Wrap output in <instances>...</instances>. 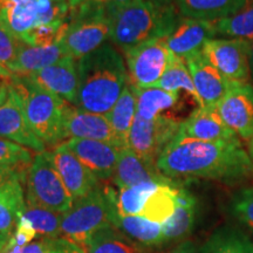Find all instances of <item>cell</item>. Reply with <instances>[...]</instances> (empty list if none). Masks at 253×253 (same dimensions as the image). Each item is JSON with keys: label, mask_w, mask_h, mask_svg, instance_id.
Masks as SVG:
<instances>
[{"label": "cell", "mask_w": 253, "mask_h": 253, "mask_svg": "<svg viewBox=\"0 0 253 253\" xmlns=\"http://www.w3.org/2000/svg\"><path fill=\"white\" fill-rule=\"evenodd\" d=\"M33 154L30 149L0 137V167L15 170L26 175L33 162Z\"/></svg>", "instance_id": "obj_36"}, {"label": "cell", "mask_w": 253, "mask_h": 253, "mask_svg": "<svg viewBox=\"0 0 253 253\" xmlns=\"http://www.w3.org/2000/svg\"><path fill=\"white\" fill-rule=\"evenodd\" d=\"M0 137L23 145L37 154L46 151V144L38 138L28 125L23 96L14 84L7 100L0 106Z\"/></svg>", "instance_id": "obj_11"}, {"label": "cell", "mask_w": 253, "mask_h": 253, "mask_svg": "<svg viewBox=\"0 0 253 253\" xmlns=\"http://www.w3.org/2000/svg\"><path fill=\"white\" fill-rule=\"evenodd\" d=\"M14 87L23 96L25 114L34 134L46 147H58L66 140L63 119L68 102L47 90L30 77L14 74Z\"/></svg>", "instance_id": "obj_4"}, {"label": "cell", "mask_w": 253, "mask_h": 253, "mask_svg": "<svg viewBox=\"0 0 253 253\" xmlns=\"http://www.w3.org/2000/svg\"><path fill=\"white\" fill-rule=\"evenodd\" d=\"M218 113L231 130L244 140L253 137V87L236 84L217 104Z\"/></svg>", "instance_id": "obj_13"}, {"label": "cell", "mask_w": 253, "mask_h": 253, "mask_svg": "<svg viewBox=\"0 0 253 253\" xmlns=\"http://www.w3.org/2000/svg\"><path fill=\"white\" fill-rule=\"evenodd\" d=\"M84 1H87V0H67L69 8L78 7V6H80L81 4H84ZM101 1H102V0H101Z\"/></svg>", "instance_id": "obj_50"}, {"label": "cell", "mask_w": 253, "mask_h": 253, "mask_svg": "<svg viewBox=\"0 0 253 253\" xmlns=\"http://www.w3.org/2000/svg\"><path fill=\"white\" fill-rule=\"evenodd\" d=\"M37 237V231L34 230L33 226H32L30 220L21 214L20 219H19L17 224V227H15L14 233L12 235L11 238H9V242L18 246H26L30 244V243L34 242V239H36Z\"/></svg>", "instance_id": "obj_41"}, {"label": "cell", "mask_w": 253, "mask_h": 253, "mask_svg": "<svg viewBox=\"0 0 253 253\" xmlns=\"http://www.w3.org/2000/svg\"><path fill=\"white\" fill-rule=\"evenodd\" d=\"M106 116L121 147L128 148L129 132L136 116V96L130 82Z\"/></svg>", "instance_id": "obj_29"}, {"label": "cell", "mask_w": 253, "mask_h": 253, "mask_svg": "<svg viewBox=\"0 0 253 253\" xmlns=\"http://www.w3.org/2000/svg\"><path fill=\"white\" fill-rule=\"evenodd\" d=\"M179 132L199 141H230L237 138L235 131L223 121L217 106L198 107L182 122Z\"/></svg>", "instance_id": "obj_19"}, {"label": "cell", "mask_w": 253, "mask_h": 253, "mask_svg": "<svg viewBox=\"0 0 253 253\" xmlns=\"http://www.w3.org/2000/svg\"><path fill=\"white\" fill-rule=\"evenodd\" d=\"M68 21V30L60 42L74 60L94 52L110 38L112 20L107 4L101 0H87L71 8Z\"/></svg>", "instance_id": "obj_5"}, {"label": "cell", "mask_w": 253, "mask_h": 253, "mask_svg": "<svg viewBox=\"0 0 253 253\" xmlns=\"http://www.w3.org/2000/svg\"><path fill=\"white\" fill-rule=\"evenodd\" d=\"M177 194H178V189H176L170 181L161 183L147 199L140 216L163 225L175 212Z\"/></svg>", "instance_id": "obj_30"}, {"label": "cell", "mask_w": 253, "mask_h": 253, "mask_svg": "<svg viewBox=\"0 0 253 253\" xmlns=\"http://www.w3.org/2000/svg\"><path fill=\"white\" fill-rule=\"evenodd\" d=\"M103 2H106L107 7L110 9H118L121 7H125V6L131 4L135 0H102Z\"/></svg>", "instance_id": "obj_47"}, {"label": "cell", "mask_w": 253, "mask_h": 253, "mask_svg": "<svg viewBox=\"0 0 253 253\" xmlns=\"http://www.w3.org/2000/svg\"><path fill=\"white\" fill-rule=\"evenodd\" d=\"M156 164L168 178L235 181L252 170L249 154L238 138L199 141L181 132L167 145Z\"/></svg>", "instance_id": "obj_1"}, {"label": "cell", "mask_w": 253, "mask_h": 253, "mask_svg": "<svg viewBox=\"0 0 253 253\" xmlns=\"http://www.w3.org/2000/svg\"><path fill=\"white\" fill-rule=\"evenodd\" d=\"M68 4L56 2L55 0H38V19L36 26L66 20Z\"/></svg>", "instance_id": "obj_39"}, {"label": "cell", "mask_w": 253, "mask_h": 253, "mask_svg": "<svg viewBox=\"0 0 253 253\" xmlns=\"http://www.w3.org/2000/svg\"><path fill=\"white\" fill-rule=\"evenodd\" d=\"M214 27L220 36L253 39V0L236 14L214 21Z\"/></svg>", "instance_id": "obj_34"}, {"label": "cell", "mask_w": 253, "mask_h": 253, "mask_svg": "<svg viewBox=\"0 0 253 253\" xmlns=\"http://www.w3.org/2000/svg\"><path fill=\"white\" fill-rule=\"evenodd\" d=\"M78 108L108 114L128 86V73L122 55L112 43H104L78 60Z\"/></svg>", "instance_id": "obj_2"}, {"label": "cell", "mask_w": 253, "mask_h": 253, "mask_svg": "<svg viewBox=\"0 0 253 253\" xmlns=\"http://www.w3.org/2000/svg\"><path fill=\"white\" fill-rule=\"evenodd\" d=\"M108 12L112 20L110 39L123 52L167 38L179 19L175 6H161L149 0H135L125 7L108 8Z\"/></svg>", "instance_id": "obj_3"}, {"label": "cell", "mask_w": 253, "mask_h": 253, "mask_svg": "<svg viewBox=\"0 0 253 253\" xmlns=\"http://www.w3.org/2000/svg\"><path fill=\"white\" fill-rule=\"evenodd\" d=\"M217 36L212 21L179 18L171 33L166 38L168 48L173 55L184 60L201 52L209 40Z\"/></svg>", "instance_id": "obj_17"}, {"label": "cell", "mask_w": 253, "mask_h": 253, "mask_svg": "<svg viewBox=\"0 0 253 253\" xmlns=\"http://www.w3.org/2000/svg\"><path fill=\"white\" fill-rule=\"evenodd\" d=\"M23 216L30 220L38 236H42L45 238H56L61 235L60 225L62 213L26 203Z\"/></svg>", "instance_id": "obj_35"}, {"label": "cell", "mask_w": 253, "mask_h": 253, "mask_svg": "<svg viewBox=\"0 0 253 253\" xmlns=\"http://www.w3.org/2000/svg\"><path fill=\"white\" fill-rule=\"evenodd\" d=\"M196 216V199L184 189H178L176 210L170 219L163 224L166 242L181 239L191 231Z\"/></svg>", "instance_id": "obj_28"}, {"label": "cell", "mask_w": 253, "mask_h": 253, "mask_svg": "<svg viewBox=\"0 0 253 253\" xmlns=\"http://www.w3.org/2000/svg\"><path fill=\"white\" fill-rule=\"evenodd\" d=\"M169 182V178L158 170L157 166L147 163L129 148L120 150L118 164L113 176L119 189L129 188L143 182Z\"/></svg>", "instance_id": "obj_21"}, {"label": "cell", "mask_w": 253, "mask_h": 253, "mask_svg": "<svg viewBox=\"0 0 253 253\" xmlns=\"http://www.w3.org/2000/svg\"><path fill=\"white\" fill-rule=\"evenodd\" d=\"M56 2H61V4H68L67 0H55Z\"/></svg>", "instance_id": "obj_53"}, {"label": "cell", "mask_w": 253, "mask_h": 253, "mask_svg": "<svg viewBox=\"0 0 253 253\" xmlns=\"http://www.w3.org/2000/svg\"><path fill=\"white\" fill-rule=\"evenodd\" d=\"M184 61L203 107H216L236 84L211 65L202 50L185 58Z\"/></svg>", "instance_id": "obj_14"}, {"label": "cell", "mask_w": 253, "mask_h": 253, "mask_svg": "<svg viewBox=\"0 0 253 253\" xmlns=\"http://www.w3.org/2000/svg\"><path fill=\"white\" fill-rule=\"evenodd\" d=\"M168 253H196V246L192 242L186 240V242H183L182 244L177 245L175 249Z\"/></svg>", "instance_id": "obj_45"}, {"label": "cell", "mask_w": 253, "mask_h": 253, "mask_svg": "<svg viewBox=\"0 0 253 253\" xmlns=\"http://www.w3.org/2000/svg\"><path fill=\"white\" fill-rule=\"evenodd\" d=\"M112 225L121 231L122 233H126V237H130L132 240L143 245L156 246L166 242L162 224L154 223L142 216H120L115 212L114 208L112 212Z\"/></svg>", "instance_id": "obj_26"}, {"label": "cell", "mask_w": 253, "mask_h": 253, "mask_svg": "<svg viewBox=\"0 0 253 253\" xmlns=\"http://www.w3.org/2000/svg\"><path fill=\"white\" fill-rule=\"evenodd\" d=\"M164 182H143L129 188L119 189L115 192L112 188H106L107 197L112 202L114 210L120 216H140L147 199Z\"/></svg>", "instance_id": "obj_27"}, {"label": "cell", "mask_w": 253, "mask_h": 253, "mask_svg": "<svg viewBox=\"0 0 253 253\" xmlns=\"http://www.w3.org/2000/svg\"><path fill=\"white\" fill-rule=\"evenodd\" d=\"M155 87L171 91V93H178L181 90L184 91L185 94L191 96V99L194 100L195 103L198 104V107H203V103L196 91L188 66L184 60L178 56L172 54L167 71L164 72L163 77L161 78V80L157 82Z\"/></svg>", "instance_id": "obj_32"}, {"label": "cell", "mask_w": 253, "mask_h": 253, "mask_svg": "<svg viewBox=\"0 0 253 253\" xmlns=\"http://www.w3.org/2000/svg\"><path fill=\"white\" fill-rule=\"evenodd\" d=\"M132 89L136 96V115L147 121H153L160 116L175 118L170 113H175L176 108H178V93H171L156 87L137 88L132 86Z\"/></svg>", "instance_id": "obj_24"}, {"label": "cell", "mask_w": 253, "mask_h": 253, "mask_svg": "<svg viewBox=\"0 0 253 253\" xmlns=\"http://www.w3.org/2000/svg\"><path fill=\"white\" fill-rule=\"evenodd\" d=\"M26 203L65 213L74 204V199L63 184L59 172L50 162L47 151L37 154L25 178Z\"/></svg>", "instance_id": "obj_7"}, {"label": "cell", "mask_w": 253, "mask_h": 253, "mask_svg": "<svg viewBox=\"0 0 253 253\" xmlns=\"http://www.w3.org/2000/svg\"><path fill=\"white\" fill-rule=\"evenodd\" d=\"M250 45V69H251V77L253 78V39L249 40Z\"/></svg>", "instance_id": "obj_49"}, {"label": "cell", "mask_w": 253, "mask_h": 253, "mask_svg": "<svg viewBox=\"0 0 253 253\" xmlns=\"http://www.w3.org/2000/svg\"><path fill=\"white\" fill-rule=\"evenodd\" d=\"M65 56L67 54L61 42L50 46H32L20 40L18 55L9 71L15 75L28 77L58 62Z\"/></svg>", "instance_id": "obj_22"}, {"label": "cell", "mask_w": 253, "mask_h": 253, "mask_svg": "<svg viewBox=\"0 0 253 253\" xmlns=\"http://www.w3.org/2000/svg\"><path fill=\"white\" fill-rule=\"evenodd\" d=\"M183 121L160 116L153 121L135 116L128 137V148L147 163L157 166V160L179 132Z\"/></svg>", "instance_id": "obj_8"}, {"label": "cell", "mask_w": 253, "mask_h": 253, "mask_svg": "<svg viewBox=\"0 0 253 253\" xmlns=\"http://www.w3.org/2000/svg\"><path fill=\"white\" fill-rule=\"evenodd\" d=\"M130 84L137 88L155 87L171 60L166 38L151 40L125 52Z\"/></svg>", "instance_id": "obj_9"}, {"label": "cell", "mask_w": 253, "mask_h": 253, "mask_svg": "<svg viewBox=\"0 0 253 253\" xmlns=\"http://www.w3.org/2000/svg\"><path fill=\"white\" fill-rule=\"evenodd\" d=\"M113 207L104 194L96 188L84 198L74 202L71 210L62 213L60 232L81 248L96 231L112 226Z\"/></svg>", "instance_id": "obj_6"}, {"label": "cell", "mask_w": 253, "mask_h": 253, "mask_svg": "<svg viewBox=\"0 0 253 253\" xmlns=\"http://www.w3.org/2000/svg\"><path fill=\"white\" fill-rule=\"evenodd\" d=\"M20 39L0 24V65L11 69L18 55Z\"/></svg>", "instance_id": "obj_40"}, {"label": "cell", "mask_w": 253, "mask_h": 253, "mask_svg": "<svg viewBox=\"0 0 253 253\" xmlns=\"http://www.w3.org/2000/svg\"><path fill=\"white\" fill-rule=\"evenodd\" d=\"M50 162L59 172L73 199L84 198L97 188L99 178L66 147L65 143L47 151Z\"/></svg>", "instance_id": "obj_12"}, {"label": "cell", "mask_w": 253, "mask_h": 253, "mask_svg": "<svg viewBox=\"0 0 253 253\" xmlns=\"http://www.w3.org/2000/svg\"><path fill=\"white\" fill-rule=\"evenodd\" d=\"M82 249L87 253H142L131 239L113 225L96 231Z\"/></svg>", "instance_id": "obj_31"}, {"label": "cell", "mask_w": 253, "mask_h": 253, "mask_svg": "<svg viewBox=\"0 0 253 253\" xmlns=\"http://www.w3.org/2000/svg\"><path fill=\"white\" fill-rule=\"evenodd\" d=\"M202 53L231 82L248 84L251 78L249 40L211 39L203 46Z\"/></svg>", "instance_id": "obj_10"}, {"label": "cell", "mask_w": 253, "mask_h": 253, "mask_svg": "<svg viewBox=\"0 0 253 253\" xmlns=\"http://www.w3.org/2000/svg\"><path fill=\"white\" fill-rule=\"evenodd\" d=\"M28 77L47 90L58 95L66 102L77 106L79 88L78 65L72 56H65L58 62Z\"/></svg>", "instance_id": "obj_18"}, {"label": "cell", "mask_w": 253, "mask_h": 253, "mask_svg": "<svg viewBox=\"0 0 253 253\" xmlns=\"http://www.w3.org/2000/svg\"><path fill=\"white\" fill-rule=\"evenodd\" d=\"M14 74L8 68L0 65V106L7 100L11 88L13 86Z\"/></svg>", "instance_id": "obj_43"}, {"label": "cell", "mask_w": 253, "mask_h": 253, "mask_svg": "<svg viewBox=\"0 0 253 253\" xmlns=\"http://www.w3.org/2000/svg\"><path fill=\"white\" fill-rule=\"evenodd\" d=\"M19 173L18 171H15V170H12V169H8V168H1L0 167V189L4 186L6 183H7L9 179L12 178V177L17 175ZM20 175H23V173H20ZM26 176V175H24Z\"/></svg>", "instance_id": "obj_46"}, {"label": "cell", "mask_w": 253, "mask_h": 253, "mask_svg": "<svg viewBox=\"0 0 253 253\" xmlns=\"http://www.w3.org/2000/svg\"><path fill=\"white\" fill-rule=\"evenodd\" d=\"M201 253H253V244L240 230L224 227L210 237Z\"/></svg>", "instance_id": "obj_33"}, {"label": "cell", "mask_w": 253, "mask_h": 253, "mask_svg": "<svg viewBox=\"0 0 253 253\" xmlns=\"http://www.w3.org/2000/svg\"><path fill=\"white\" fill-rule=\"evenodd\" d=\"M38 0H0V24L23 40L36 27Z\"/></svg>", "instance_id": "obj_23"}, {"label": "cell", "mask_w": 253, "mask_h": 253, "mask_svg": "<svg viewBox=\"0 0 253 253\" xmlns=\"http://www.w3.org/2000/svg\"><path fill=\"white\" fill-rule=\"evenodd\" d=\"M47 253H87L80 245L66 237L46 238Z\"/></svg>", "instance_id": "obj_42"}, {"label": "cell", "mask_w": 253, "mask_h": 253, "mask_svg": "<svg viewBox=\"0 0 253 253\" xmlns=\"http://www.w3.org/2000/svg\"><path fill=\"white\" fill-rule=\"evenodd\" d=\"M69 21L66 20L55 21L52 24L40 25L36 26L26 37L24 38V42L32 46H50L58 43L65 37L68 30Z\"/></svg>", "instance_id": "obj_37"}, {"label": "cell", "mask_w": 253, "mask_h": 253, "mask_svg": "<svg viewBox=\"0 0 253 253\" xmlns=\"http://www.w3.org/2000/svg\"><path fill=\"white\" fill-rule=\"evenodd\" d=\"M63 143L101 181L113 178L120 148L107 142L82 138H69Z\"/></svg>", "instance_id": "obj_16"}, {"label": "cell", "mask_w": 253, "mask_h": 253, "mask_svg": "<svg viewBox=\"0 0 253 253\" xmlns=\"http://www.w3.org/2000/svg\"><path fill=\"white\" fill-rule=\"evenodd\" d=\"M25 178L26 176L17 173L0 189V240L1 242H8L13 235L18 221L26 207V195L24 190Z\"/></svg>", "instance_id": "obj_20"}, {"label": "cell", "mask_w": 253, "mask_h": 253, "mask_svg": "<svg viewBox=\"0 0 253 253\" xmlns=\"http://www.w3.org/2000/svg\"><path fill=\"white\" fill-rule=\"evenodd\" d=\"M249 157H250V161H251V167H252V170H253V137L251 140L249 141Z\"/></svg>", "instance_id": "obj_51"}, {"label": "cell", "mask_w": 253, "mask_h": 253, "mask_svg": "<svg viewBox=\"0 0 253 253\" xmlns=\"http://www.w3.org/2000/svg\"><path fill=\"white\" fill-rule=\"evenodd\" d=\"M63 129L66 138H82L110 143L123 149L114 132L112 126L103 114H94L72 107L67 103L63 119Z\"/></svg>", "instance_id": "obj_15"}, {"label": "cell", "mask_w": 253, "mask_h": 253, "mask_svg": "<svg viewBox=\"0 0 253 253\" xmlns=\"http://www.w3.org/2000/svg\"><path fill=\"white\" fill-rule=\"evenodd\" d=\"M149 1L161 6H173L176 0H149Z\"/></svg>", "instance_id": "obj_48"}, {"label": "cell", "mask_w": 253, "mask_h": 253, "mask_svg": "<svg viewBox=\"0 0 253 253\" xmlns=\"http://www.w3.org/2000/svg\"><path fill=\"white\" fill-rule=\"evenodd\" d=\"M231 210L237 219L253 231V188L237 192L231 202Z\"/></svg>", "instance_id": "obj_38"}, {"label": "cell", "mask_w": 253, "mask_h": 253, "mask_svg": "<svg viewBox=\"0 0 253 253\" xmlns=\"http://www.w3.org/2000/svg\"><path fill=\"white\" fill-rule=\"evenodd\" d=\"M21 253H47V242L46 238L32 242L26 246H23Z\"/></svg>", "instance_id": "obj_44"}, {"label": "cell", "mask_w": 253, "mask_h": 253, "mask_svg": "<svg viewBox=\"0 0 253 253\" xmlns=\"http://www.w3.org/2000/svg\"><path fill=\"white\" fill-rule=\"evenodd\" d=\"M251 0H176L179 14L184 18L218 21L244 8Z\"/></svg>", "instance_id": "obj_25"}, {"label": "cell", "mask_w": 253, "mask_h": 253, "mask_svg": "<svg viewBox=\"0 0 253 253\" xmlns=\"http://www.w3.org/2000/svg\"><path fill=\"white\" fill-rule=\"evenodd\" d=\"M8 242H1L0 240V253H4V250L6 248V245H7Z\"/></svg>", "instance_id": "obj_52"}]
</instances>
